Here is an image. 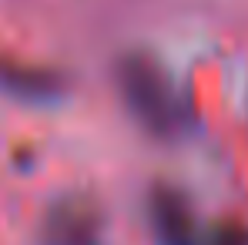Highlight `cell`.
<instances>
[{
  "label": "cell",
  "mask_w": 248,
  "mask_h": 245,
  "mask_svg": "<svg viewBox=\"0 0 248 245\" xmlns=\"http://www.w3.org/2000/svg\"><path fill=\"white\" fill-rule=\"evenodd\" d=\"M64 91H67V78L57 67L0 50V94L20 104H54L64 98Z\"/></svg>",
  "instance_id": "277c9868"
},
{
  "label": "cell",
  "mask_w": 248,
  "mask_h": 245,
  "mask_svg": "<svg viewBox=\"0 0 248 245\" xmlns=\"http://www.w3.org/2000/svg\"><path fill=\"white\" fill-rule=\"evenodd\" d=\"M202 245H248V222L242 218H218L205 225Z\"/></svg>",
  "instance_id": "5b68a950"
},
{
  "label": "cell",
  "mask_w": 248,
  "mask_h": 245,
  "mask_svg": "<svg viewBox=\"0 0 248 245\" xmlns=\"http://www.w3.org/2000/svg\"><path fill=\"white\" fill-rule=\"evenodd\" d=\"M144 222L155 245H202L205 225L185 188L174 181H155L144 192Z\"/></svg>",
  "instance_id": "3957f363"
},
{
  "label": "cell",
  "mask_w": 248,
  "mask_h": 245,
  "mask_svg": "<svg viewBox=\"0 0 248 245\" xmlns=\"http://www.w3.org/2000/svg\"><path fill=\"white\" fill-rule=\"evenodd\" d=\"M37 245H108L101 205L84 192L50 198L37 218Z\"/></svg>",
  "instance_id": "7a4b0ae2"
},
{
  "label": "cell",
  "mask_w": 248,
  "mask_h": 245,
  "mask_svg": "<svg viewBox=\"0 0 248 245\" xmlns=\"http://www.w3.org/2000/svg\"><path fill=\"white\" fill-rule=\"evenodd\" d=\"M114 87L124 111L144 134L158 141H171L185 131L188 124L185 98L178 94L168 67L151 50H141V47L124 50L114 61Z\"/></svg>",
  "instance_id": "6da1fadb"
}]
</instances>
